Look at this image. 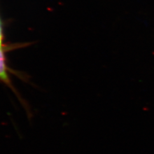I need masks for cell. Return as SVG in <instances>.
<instances>
[{
    "label": "cell",
    "mask_w": 154,
    "mask_h": 154,
    "mask_svg": "<svg viewBox=\"0 0 154 154\" xmlns=\"http://www.w3.org/2000/svg\"><path fill=\"white\" fill-rule=\"evenodd\" d=\"M0 80L6 83H10L7 72L5 58L2 49H0Z\"/></svg>",
    "instance_id": "1"
},
{
    "label": "cell",
    "mask_w": 154,
    "mask_h": 154,
    "mask_svg": "<svg viewBox=\"0 0 154 154\" xmlns=\"http://www.w3.org/2000/svg\"><path fill=\"white\" fill-rule=\"evenodd\" d=\"M3 41V30H2V24L0 17V49H2V44Z\"/></svg>",
    "instance_id": "2"
}]
</instances>
